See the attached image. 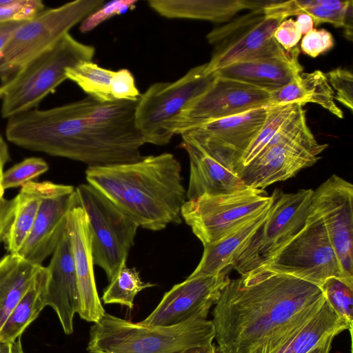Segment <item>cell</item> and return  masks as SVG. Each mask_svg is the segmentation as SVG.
Listing matches in <instances>:
<instances>
[{
	"instance_id": "6da1fadb",
	"label": "cell",
	"mask_w": 353,
	"mask_h": 353,
	"mask_svg": "<svg viewBox=\"0 0 353 353\" xmlns=\"http://www.w3.org/2000/svg\"><path fill=\"white\" fill-rule=\"evenodd\" d=\"M137 101L100 102L87 96L49 109L35 108L8 119L6 137L20 148L88 167L134 162L143 157L145 143L135 123Z\"/></svg>"
},
{
	"instance_id": "7a4b0ae2",
	"label": "cell",
	"mask_w": 353,
	"mask_h": 353,
	"mask_svg": "<svg viewBox=\"0 0 353 353\" xmlns=\"http://www.w3.org/2000/svg\"><path fill=\"white\" fill-rule=\"evenodd\" d=\"M324 298L320 287L258 269L230 279L212 320L219 353H256L307 307Z\"/></svg>"
},
{
	"instance_id": "3957f363",
	"label": "cell",
	"mask_w": 353,
	"mask_h": 353,
	"mask_svg": "<svg viewBox=\"0 0 353 353\" xmlns=\"http://www.w3.org/2000/svg\"><path fill=\"white\" fill-rule=\"evenodd\" d=\"M85 178L139 227L158 231L170 223H181L186 190L181 163L171 153L142 157L130 163L88 167Z\"/></svg>"
},
{
	"instance_id": "277c9868",
	"label": "cell",
	"mask_w": 353,
	"mask_h": 353,
	"mask_svg": "<svg viewBox=\"0 0 353 353\" xmlns=\"http://www.w3.org/2000/svg\"><path fill=\"white\" fill-rule=\"evenodd\" d=\"M212 321L192 319L171 326L149 327L112 314L90 327L89 353H179L212 343Z\"/></svg>"
},
{
	"instance_id": "5b68a950",
	"label": "cell",
	"mask_w": 353,
	"mask_h": 353,
	"mask_svg": "<svg viewBox=\"0 0 353 353\" xmlns=\"http://www.w3.org/2000/svg\"><path fill=\"white\" fill-rule=\"evenodd\" d=\"M95 48L66 34L52 48L0 82V114L8 119L37 108L67 79L66 69L92 61Z\"/></svg>"
},
{
	"instance_id": "8992f818",
	"label": "cell",
	"mask_w": 353,
	"mask_h": 353,
	"mask_svg": "<svg viewBox=\"0 0 353 353\" xmlns=\"http://www.w3.org/2000/svg\"><path fill=\"white\" fill-rule=\"evenodd\" d=\"M103 0H76L45 9L23 22L0 51V82L52 48Z\"/></svg>"
},
{
	"instance_id": "52a82bcc",
	"label": "cell",
	"mask_w": 353,
	"mask_h": 353,
	"mask_svg": "<svg viewBox=\"0 0 353 353\" xmlns=\"http://www.w3.org/2000/svg\"><path fill=\"white\" fill-rule=\"evenodd\" d=\"M314 190L285 193L276 189L263 223L233 256L232 268L241 276L265 266L304 227Z\"/></svg>"
},
{
	"instance_id": "ba28073f",
	"label": "cell",
	"mask_w": 353,
	"mask_h": 353,
	"mask_svg": "<svg viewBox=\"0 0 353 353\" xmlns=\"http://www.w3.org/2000/svg\"><path fill=\"white\" fill-rule=\"evenodd\" d=\"M207 63L193 67L173 82H157L141 96L135 110L136 126L145 143L165 145L170 137L166 125L205 93L217 76L206 70Z\"/></svg>"
},
{
	"instance_id": "9c48e42d",
	"label": "cell",
	"mask_w": 353,
	"mask_h": 353,
	"mask_svg": "<svg viewBox=\"0 0 353 353\" xmlns=\"http://www.w3.org/2000/svg\"><path fill=\"white\" fill-rule=\"evenodd\" d=\"M75 193L88 216L94 265L110 281L126 264L139 225L89 183L77 186Z\"/></svg>"
},
{
	"instance_id": "30bf717a",
	"label": "cell",
	"mask_w": 353,
	"mask_h": 353,
	"mask_svg": "<svg viewBox=\"0 0 353 353\" xmlns=\"http://www.w3.org/2000/svg\"><path fill=\"white\" fill-rule=\"evenodd\" d=\"M272 201V194L268 195L264 190L248 188L231 194H205L187 200L181 214L205 246L256 217Z\"/></svg>"
},
{
	"instance_id": "8fae6325",
	"label": "cell",
	"mask_w": 353,
	"mask_h": 353,
	"mask_svg": "<svg viewBox=\"0 0 353 353\" xmlns=\"http://www.w3.org/2000/svg\"><path fill=\"white\" fill-rule=\"evenodd\" d=\"M259 269L293 276L319 287L330 277L344 280L324 224L310 208L301 230Z\"/></svg>"
},
{
	"instance_id": "7c38bea8",
	"label": "cell",
	"mask_w": 353,
	"mask_h": 353,
	"mask_svg": "<svg viewBox=\"0 0 353 353\" xmlns=\"http://www.w3.org/2000/svg\"><path fill=\"white\" fill-rule=\"evenodd\" d=\"M270 98L265 90L217 76L205 93L166 125L165 130L170 137L181 135L212 121L272 105Z\"/></svg>"
},
{
	"instance_id": "4fadbf2b",
	"label": "cell",
	"mask_w": 353,
	"mask_h": 353,
	"mask_svg": "<svg viewBox=\"0 0 353 353\" xmlns=\"http://www.w3.org/2000/svg\"><path fill=\"white\" fill-rule=\"evenodd\" d=\"M327 147V144L316 141L306 123L284 141L266 149L247 165L239 168L236 174L246 187L263 190L315 164Z\"/></svg>"
},
{
	"instance_id": "5bb4252c",
	"label": "cell",
	"mask_w": 353,
	"mask_h": 353,
	"mask_svg": "<svg viewBox=\"0 0 353 353\" xmlns=\"http://www.w3.org/2000/svg\"><path fill=\"white\" fill-rule=\"evenodd\" d=\"M270 107H262L212 121L183 134L195 142L219 163L236 173L242 157L265 124Z\"/></svg>"
},
{
	"instance_id": "9a60e30c",
	"label": "cell",
	"mask_w": 353,
	"mask_h": 353,
	"mask_svg": "<svg viewBox=\"0 0 353 353\" xmlns=\"http://www.w3.org/2000/svg\"><path fill=\"white\" fill-rule=\"evenodd\" d=\"M353 185L332 174L313 192L310 208L321 219L344 280L353 286Z\"/></svg>"
},
{
	"instance_id": "2e32d148",
	"label": "cell",
	"mask_w": 353,
	"mask_h": 353,
	"mask_svg": "<svg viewBox=\"0 0 353 353\" xmlns=\"http://www.w3.org/2000/svg\"><path fill=\"white\" fill-rule=\"evenodd\" d=\"M283 20L281 17L265 16L261 9L214 28L206 36L208 41L214 46L206 70L214 72L251 58L270 43L274 30Z\"/></svg>"
},
{
	"instance_id": "e0dca14e",
	"label": "cell",
	"mask_w": 353,
	"mask_h": 353,
	"mask_svg": "<svg viewBox=\"0 0 353 353\" xmlns=\"http://www.w3.org/2000/svg\"><path fill=\"white\" fill-rule=\"evenodd\" d=\"M229 267L218 274L188 277L165 292L148 317L139 322L149 327L171 326L192 319H206L211 307L230 281Z\"/></svg>"
},
{
	"instance_id": "ac0fdd59",
	"label": "cell",
	"mask_w": 353,
	"mask_h": 353,
	"mask_svg": "<svg viewBox=\"0 0 353 353\" xmlns=\"http://www.w3.org/2000/svg\"><path fill=\"white\" fill-rule=\"evenodd\" d=\"M39 186V210L29 236L17 253L36 265H42L53 253L65 230L68 213L77 203L72 185L42 181Z\"/></svg>"
},
{
	"instance_id": "d6986e66",
	"label": "cell",
	"mask_w": 353,
	"mask_h": 353,
	"mask_svg": "<svg viewBox=\"0 0 353 353\" xmlns=\"http://www.w3.org/2000/svg\"><path fill=\"white\" fill-rule=\"evenodd\" d=\"M352 329L324 297L307 307L256 353H308L330 336Z\"/></svg>"
},
{
	"instance_id": "ffe728a7",
	"label": "cell",
	"mask_w": 353,
	"mask_h": 353,
	"mask_svg": "<svg viewBox=\"0 0 353 353\" xmlns=\"http://www.w3.org/2000/svg\"><path fill=\"white\" fill-rule=\"evenodd\" d=\"M66 231L70 241L79 294L78 314L83 320L97 323L105 312L97 289L88 216L77 202L68 213Z\"/></svg>"
},
{
	"instance_id": "44dd1931",
	"label": "cell",
	"mask_w": 353,
	"mask_h": 353,
	"mask_svg": "<svg viewBox=\"0 0 353 353\" xmlns=\"http://www.w3.org/2000/svg\"><path fill=\"white\" fill-rule=\"evenodd\" d=\"M48 280L46 305L56 312L65 334L73 332V320L79 310V294L70 239L63 232L46 267Z\"/></svg>"
},
{
	"instance_id": "7402d4cb",
	"label": "cell",
	"mask_w": 353,
	"mask_h": 353,
	"mask_svg": "<svg viewBox=\"0 0 353 353\" xmlns=\"http://www.w3.org/2000/svg\"><path fill=\"white\" fill-rule=\"evenodd\" d=\"M299 52L296 46L283 55L239 61L214 72L218 77L243 81L271 92L288 84L303 72Z\"/></svg>"
},
{
	"instance_id": "603a6c76",
	"label": "cell",
	"mask_w": 353,
	"mask_h": 353,
	"mask_svg": "<svg viewBox=\"0 0 353 353\" xmlns=\"http://www.w3.org/2000/svg\"><path fill=\"white\" fill-rule=\"evenodd\" d=\"M180 147L188 153L190 177L187 200L203 194H227L248 188L232 170L219 163L195 142L182 134Z\"/></svg>"
},
{
	"instance_id": "cb8c5ba5",
	"label": "cell",
	"mask_w": 353,
	"mask_h": 353,
	"mask_svg": "<svg viewBox=\"0 0 353 353\" xmlns=\"http://www.w3.org/2000/svg\"><path fill=\"white\" fill-rule=\"evenodd\" d=\"M148 6L168 19L225 22L240 10H251L250 0H149Z\"/></svg>"
},
{
	"instance_id": "d4e9b609",
	"label": "cell",
	"mask_w": 353,
	"mask_h": 353,
	"mask_svg": "<svg viewBox=\"0 0 353 353\" xmlns=\"http://www.w3.org/2000/svg\"><path fill=\"white\" fill-rule=\"evenodd\" d=\"M271 105L290 103H316L339 119L343 112L334 99V91L325 73L321 70L301 72L293 81L270 92Z\"/></svg>"
},
{
	"instance_id": "484cf974",
	"label": "cell",
	"mask_w": 353,
	"mask_h": 353,
	"mask_svg": "<svg viewBox=\"0 0 353 353\" xmlns=\"http://www.w3.org/2000/svg\"><path fill=\"white\" fill-rule=\"evenodd\" d=\"M271 205L222 239L203 246L201 261L188 277L215 275L231 267L234 255L265 220Z\"/></svg>"
},
{
	"instance_id": "4316f807",
	"label": "cell",
	"mask_w": 353,
	"mask_h": 353,
	"mask_svg": "<svg viewBox=\"0 0 353 353\" xmlns=\"http://www.w3.org/2000/svg\"><path fill=\"white\" fill-rule=\"evenodd\" d=\"M12 201L8 223L3 241L10 254H17L29 236L41 205L39 182L21 187Z\"/></svg>"
},
{
	"instance_id": "83f0119b",
	"label": "cell",
	"mask_w": 353,
	"mask_h": 353,
	"mask_svg": "<svg viewBox=\"0 0 353 353\" xmlns=\"http://www.w3.org/2000/svg\"><path fill=\"white\" fill-rule=\"evenodd\" d=\"M41 265H34L17 254L0 259V330L21 299Z\"/></svg>"
},
{
	"instance_id": "f1b7e54d",
	"label": "cell",
	"mask_w": 353,
	"mask_h": 353,
	"mask_svg": "<svg viewBox=\"0 0 353 353\" xmlns=\"http://www.w3.org/2000/svg\"><path fill=\"white\" fill-rule=\"evenodd\" d=\"M48 280L46 267L41 265L32 284L13 309L0 330V342H8L21 336L25 330L46 307Z\"/></svg>"
},
{
	"instance_id": "f546056e",
	"label": "cell",
	"mask_w": 353,
	"mask_h": 353,
	"mask_svg": "<svg viewBox=\"0 0 353 353\" xmlns=\"http://www.w3.org/2000/svg\"><path fill=\"white\" fill-rule=\"evenodd\" d=\"M114 71L99 66L92 61L81 63L66 69L67 79L74 82L88 97L100 101H115L110 92Z\"/></svg>"
},
{
	"instance_id": "4dcf8cb0",
	"label": "cell",
	"mask_w": 353,
	"mask_h": 353,
	"mask_svg": "<svg viewBox=\"0 0 353 353\" xmlns=\"http://www.w3.org/2000/svg\"><path fill=\"white\" fill-rule=\"evenodd\" d=\"M303 105L296 102L270 105L265 124L242 157L239 168L247 165L263 152L279 131Z\"/></svg>"
},
{
	"instance_id": "1f68e13d",
	"label": "cell",
	"mask_w": 353,
	"mask_h": 353,
	"mask_svg": "<svg viewBox=\"0 0 353 353\" xmlns=\"http://www.w3.org/2000/svg\"><path fill=\"white\" fill-rule=\"evenodd\" d=\"M154 285L151 283H144L135 268H128L124 264L110 281L103 292L102 300L105 304H119L132 309L137 294Z\"/></svg>"
},
{
	"instance_id": "d6a6232c",
	"label": "cell",
	"mask_w": 353,
	"mask_h": 353,
	"mask_svg": "<svg viewBox=\"0 0 353 353\" xmlns=\"http://www.w3.org/2000/svg\"><path fill=\"white\" fill-rule=\"evenodd\" d=\"M320 288L331 307L352 329L353 286L341 278L330 277Z\"/></svg>"
},
{
	"instance_id": "836d02e7",
	"label": "cell",
	"mask_w": 353,
	"mask_h": 353,
	"mask_svg": "<svg viewBox=\"0 0 353 353\" xmlns=\"http://www.w3.org/2000/svg\"><path fill=\"white\" fill-rule=\"evenodd\" d=\"M49 169L46 161L39 157H30L14 165L2 176V187L4 190L22 187L32 179L44 174Z\"/></svg>"
},
{
	"instance_id": "e575fe53",
	"label": "cell",
	"mask_w": 353,
	"mask_h": 353,
	"mask_svg": "<svg viewBox=\"0 0 353 353\" xmlns=\"http://www.w3.org/2000/svg\"><path fill=\"white\" fill-rule=\"evenodd\" d=\"M43 10L41 0H0V24L30 20Z\"/></svg>"
},
{
	"instance_id": "d590c367",
	"label": "cell",
	"mask_w": 353,
	"mask_h": 353,
	"mask_svg": "<svg viewBox=\"0 0 353 353\" xmlns=\"http://www.w3.org/2000/svg\"><path fill=\"white\" fill-rule=\"evenodd\" d=\"M348 1L313 0L312 4L301 14L310 15L316 25L330 23L335 28H342L343 16Z\"/></svg>"
},
{
	"instance_id": "8d00e7d4",
	"label": "cell",
	"mask_w": 353,
	"mask_h": 353,
	"mask_svg": "<svg viewBox=\"0 0 353 353\" xmlns=\"http://www.w3.org/2000/svg\"><path fill=\"white\" fill-rule=\"evenodd\" d=\"M137 3V0H113L103 3L81 21L79 30L82 33H87L105 21L133 10Z\"/></svg>"
},
{
	"instance_id": "74e56055",
	"label": "cell",
	"mask_w": 353,
	"mask_h": 353,
	"mask_svg": "<svg viewBox=\"0 0 353 353\" xmlns=\"http://www.w3.org/2000/svg\"><path fill=\"white\" fill-rule=\"evenodd\" d=\"M325 75L334 91V99L352 111L353 76L352 72L338 68L329 71Z\"/></svg>"
},
{
	"instance_id": "f35d334b",
	"label": "cell",
	"mask_w": 353,
	"mask_h": 353,
	"mask_svg": "<svg viewBox=\"0 0 353 353\" xmlns=\"http://www.w3.org/2000/svg\"><path fill=\"white\" fill-rule=\"evenodd\" d=\"M112 98L117 101H137L141 96L132 72L128 69L114 71L110 81Z\"/></svg>"
},
{
	"instance_id": "ab89813d",
	"label": "cell",
	"mask_w": 353,
	"mask_h": 353,
	"mask_svg": "<svg viewBox=\"0 0 353 353\" xmlns=\"http://www.w3.org/2000/svg\"><path fill=\"white\" fill-rule=\"evenodd\" d=\"M334 45V37L329 31L314 28L301 39V49L305 54L314 58L331 50Z\"/></svg>"
},
{
	"instance_id": "60d3db41",
	"label": "cell",
	"mask_w": 353,
	"mask_h": 353,
	"mask_svg": "<svg viewBox=\"0 0 353 353\" xmlns=\"http://www.w3.org/2000/svg\"><path fill=\"white\" fill-rule=\"evenodd\" d=\"M10 153L8 145L0 134V243L3 241V237L7 228L12 201L3 197L4 190L2 187V176L6 164L10 161Z\"/></svg>"
},
{
	"instance_id": "b9f144b4",
	"label": "cell",
	"mask_w": 353,
	"mask_h": 353,
	"mask_svg": "<svg viewBox=\"0 0 353 353\" xmlns=\"http://www.w3.org/2000/svg\"><path fill=\"white\" fill-rule=\"evenodd\" d=\"M302 34L292 19L283 20L274 32L273 37L287 52L297 46Z\"/></svg>"
},
{
	"instance_id": "7bdbcfd3",
	"label": "cell",
	"mask_w": 353,
	"mask_h": 353,
	"mask_svg": "<svg viewBox=\"0 0 353 353\" xmlns=\"http://www.w3.org/2000/svg\"><path fill=\"white\" fill-rule=\"evenodd\" d=\"M344 29V37L349 41L352 40L353 33V1L350 0L345 10L343 27Z\"/></svg>"
},
{
	"instance_id": "ee69618b",
	"label": "cell",
	"mask_w": 353,
	"mask_h": 353,
	"mask_svg": "<svg viewBox=\"0 0 353 353\" xmlns=\"http://www.w3.org/2000/svg\"><path fill=\"white\" fill-rule=\"evenodd\" d=\"M24 21L10 22L0 24V51L8 41L14 31Z\"/></svg>"
},
{
	"instance_id": "f6af8a7d",
	"label": "cell",
	"mask_w": 353,
	"mask_h": 353,
	"mask_svg": "<svg viewBox=\"0 0 353 353\" xmlns=\"http://www.w3.org/2000/svg\"><path fill=\"white\" fill-rule=\"evenodd\" d=\"M295 22L302 35L314 29V23L312 18L305 13L297 15Z\"/></svg>"
},
{
	"instance_id": "bcb514c9",
	"label": "cell",
	"mask_w": 353,
	"mask_h": 353,
	"mask_svg": "<svg viewBox=\"0 0 353 353\" xmlns=\"http://www.w3.org/2000/svg\"><path fill=\"white\" fill-rule=\"evenodd\" d=\"M21 338V336L12 341L0 342V353H24Z\"/></svg>"
},
{
	"instance_id": "7dc6e473",
	"label": "cell",
	"mask_w": 353,
	"mask_h": 353,
	"mask_svg": "<svg viewBox=\"0 0 353 353\" xmlns=\"http://www.w3.org/2000/svg\"><path fill=\"white\" fill-rule=\"evenodd\" d=\"M179 353H219V352L212 343L204 346L189 348Z\"/></svg>"
},
{
	"instance_id": "c3c4849f",
	"label": "cell",
	"mask_w": 353,
	"mask_h": 353,
	"mask_svg": "<svg viewBox=\"0 0 353 353\" xmlns=\"http://www.w3.org/2000/svg\"><path fill=\"white\" fill-rule=\"evenodd\" d=\"M334 337L333 336L327 337L308 353H329Z\"/></svg>"
}]
</instances>
